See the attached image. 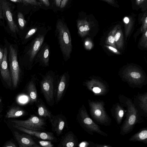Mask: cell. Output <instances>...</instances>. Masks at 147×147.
I'll return each instance as SVG.
<instances>
[{
  "label": "cell",
  "instance_id": "cell-1",
  "mask_svg": "<svg viewBox=\"0 0 147 147\" xmlns=\"http://www.w3.org/2000/svg\"><path fill=\"white\" fill-rule=\"evenodd\" d=\"M56 34L60 48L65 61L70 58L72 50L70 32L67 25L63 22L58 21L56 26Z\"/></svg>",
  "mask_w": 147,
  "mask_h": 147
},
{
  "label": "cell",
  "instance_id": "cell-2",
  "mask_svg": "<svg viewBox=\"0 0 147 147\" xmlns=\"http://www.w3.org/2000/svg\"><path fill=\"white\" fill-rule=\"evenodd\" d=\"M57 79L54 73L49 71L42 77L40 83L41 91L46 102L50 106L53 105L55 102V94L57 82L56 83Z\"/></svg>",
  "mask_w": 147,
  "mask_h": 147
},
{
  "label": "cell",
  "instance_id": "cell-3",
  "mask_svg": "<svg viewBox=\"0 0 147 147\" xmlns=\"http://www.w3.org/2000/svg\"><path fill=\"white\" fill-rule=\"evenodd\" d=\"M11 122L14 125L32 130L42 131L45 129L46 122L42 117L32 115L25 120H13Z\"/></svg>",
  "mask_w": 147,
  "mask_h": 147
},
{
  "label": "cell",
  "instance_id": "cell-4",
  "mask_svg": "<svg viewBox=\"0 0 147 147\" xmlns=\"http://www.w3.org/2000/svg\"><path fill=\"white\" fill-rule=\"evenodd\" d=\"M9 62L10 74L13 87L16 88L18 84L20 70L17 59V52L12 45L9 47Z\"/></svg>",
  "mask_w": 147,
  "mask_h": 147
},
{
  "label": "cell",
  "instance_id": "cell-5",
  "mask_svg": "<svg viewBox=\"0 0 147 147\" xmlns=\"http://www.w3.org/2000/svg\"><path fill=\"white\" fill-rule=\"evenodd\" d=\"M45 34L39 33L31 42L27 54L31 66L34 63L36 56L42 45L45 38Z\"/></svg>",
  "mask_w": 147,
  "mask_h": 147
},
{
  "label": "cell",
  "instance_id": "cell-6",
  "mask_svg": "<svg viewBox=\"0 0 147 147\" xmlns=\"http://www.w3.org/2000/svg\"><path fill=\"white\" fill-rule=\"evenodd\" d=\"M0 5L2 9L3 17L6 20L11 31L14 33L18 32V26L13 17L11 4L6 0H0Z\"/></svg>",
  "mask_w": 147,
  "mask_h": 147
},
{
  "label": "cell",
  "instance_id": "cell-7",
  "mask_svg": "<svg viewBox=\"0 0 147 147\" xmlns=\"http://www.w3.org/2000/svg\"><path fill=\"white\" fill-rule=\"evenodd\" d=\"M49 119L52 131L57 136H60L66 124V117L61 114L56 115H53Z\"/></svg>",
  "mask_w": 147,
  "mask_h": 147
},
{
  "label": "cell",
  "instance_id": "cell-8",
  "mask_svg": "<svg viewBox=\"0 0 147 147\" xmlns=\"http://www.w3.org/2000/svg\"><path fill=\"white\" fill-rule=\"evenodd\" d=\"M50 49L49 45L46 42L42 44L36 57L34 64L39 63L44 67L49 65Z\"/></svg>",
  "mask_w": 147,
  "mask_h": 147
},
{
  "label": "cell",
  "instance_id": "cell-9",
  "mask_svg": "<svg viewBox=\"0 0 147 147\" xmlns=\"http://www.w3.org/2000/svg\"><path fill=\"white\" fill-rule=\"evenodd\" d=\"M13 126L15 128L26 134L43 140L54 141L56 140V138L53 134L51 132H44L42 131L29 129L15 125Z\"/></svg>",
  "mask_w": 147,
  "mask_h": 147
},
{
  "label": "cell",
  "instance_id": "cell-10",
  "mask_svg": "<svg viewBox=\"0 0 147 147\" xmlns=\"http://www.w3.org/2000/svg\"><path fill=\"white\" fill-rule=\"evenodd\" d=\"M68 74L66 73H64L59 78L55 94L56 103L59 102L63 97L68 83Z\"/></svg>",
  "mask_w": 147,
  "mask_h": 147
},
{
  "label": "cell",
  "instance_id": "cell-11",
  "mask_svg": "<svg viewBox=\"0 0 147 147\" xmlns=\"http://www.w3.org/2000/svg\"><path fill=\"white\" fill-rule=\"evenodd\" d=\"M14 136L20 147H40L30 135L20 134L17 131L14 132Z\"/></svg>",
  "mask_w": 147,
  "mask_h": 147
},
{
  "label": "cell",
  "instance_id": "cell-12",
  "mask_svg": "<svg viewBox=\"0 0 147 147\" xmlns=\"http://www.w3.org/2000/svg\"><path fill=\"white\" fill-rule=\"evenodd\" d=\"M7 55V49L6 48H5L4 50L3 57L0 70L3 79L7 85L10 87L11 86L12 82L10 73L8 68Z\"/></svg>",
  "mask_w": 147,
  "mask_h": 147
},
{
  "label": "cell",
  "instance_id": "cell-13",
  "mask_svg": "<svg viewBox=\"0 0 147 147\" xmlns=\"http://www.w3.org/2000/svg\"><path fill=\"white\" fill-rule=\"evenodd\" d=\"M78 142L76 136L71 131H69L62 136L58 147H74L78 145Z\"/></svg>",
  "mask_w": 147,
  "mask_h": 147
},
{
  "label": "cell",
  "instance_id": "cell-14",
  "mask_svg": "<svg viewBox=\"0 0 147 147\" xmlns=\"http://www.w3.org/2000/svg\"><path fill=\"white\" fill-rule=\"evenodd\" d=\"M38 113L40 117H48L49 119L53 115L46 107L44 102L40 99L38 100L36 102Z\"/></svg>",
  "mask_w": 147,
  "mask_h": 147
},
{
  "label": "cell",
  "instance_id": "cell-15",
  "mask_svg": "<svg viewBox=\"0 0 147 147\" xmlns=\"http://www.w3.org/2000/svg\"><path fill=\"white\" fill-rule=\"evenodd\" d=\"M27 90L31 103L36 102L38 100V94L34 82L30 81L27 86Z\"/></svg>",
  "mask_w": 147,
  "mask_h": 147
},
{
  "label": "cell",
  "instance_id": "cell-16",
  "mask_svg": "<svg viewBox=\"0 0 147 147\" xmlns=\"http://www.w3.org/2000/svg\"><path fill=\"white\" fill-rule=\"evenodd\" d=\"M25 113V111L20 108L13 107L7 112L5 117L7 118H16L23 116Z\"/></svg>",
  "mask_w": 147,
  "mask_h": 147
},
{
  "label": "cell",
  "instance_id": "cell-17",
  "mask_svg": "<svg viewBox=\"0 0 147 147\" xmlns=\"http://www.w3.org/2000/svg\"><path fill=\"white\" fill-rule=\"evenodd\" d=\"M85 22L82 20H79L77 22L78 32L81 37L84 36L89 30L90 28Z\"/></svg>",
  "mask_w": 147,
  "mask_h": 147
},
{
  "label": "cell",
  "instance_id": "cell-18",
  "mask_svg": "<svg viewBox=\"0 0 147 147\" xmlns=\"http://www.w3.org/2000/svg\"><path fill=\"white\" fill-rule=\"evenodd\" d=\"M17 19L20 27L21 28L23 29L26 24V22L22 13L20 12L18 13Z\"/></svg>",
  "mask_w": 147,
  "mask_h": 147
},
{
  "label": "cell",
  "instance_id": "cell-19",
  "mask_svg": "<svg viewBox=\"0 0 147 147\" xmlns=\"http://www.w3.org/2000/svg\"><path fill=\"white\" fill-rule=\"evenodd\" d=\"M22 3L25 5H31L40 6L42 4L36 0H22Z\"/></svg>",
  "mask_w": 147,
  "mask_h": 147
},
{
  "label": "cell",
  "instance_id": "cell-20",
  "mask_svg": "<svg viewBox=\"0 0 147 147\" xmlns=\"http://www.w3.org/2000/svg\"><path fill=\"white\" fill-rule=\"evenodd\" d=\"M51 141L48 140L39 141L38 143L40 146L43 147H53L54 146Z\"/></svg>",
  "mask_w": 147,
  "mask_h": 147
},
{
  "label": "cell",
  "instance_id": "cell-21",
  "mask_svg": "<svg viewBox=\"0 0 147 147\" xmlns=\"http://www.w3.org/2000/svg\"><path fill=\"white\" fill-rule=\"evenodd\" d=\"M37 30L38 28L36 27L31 29L26 34L25 39L26 40L29 39L36 33Z\"/></svg>",
  "mask_w": 147,
  "mask_h": 147
},
{
  "label": "cell",
  "instance_id": "cell-22",
  "mask_svg": "<svg viewBox=\"0 0 147 147\" xmlns=\"http://www.w3.org/2000/svg\"><path fill=\"white\" fill-rule=\"evenodd\" d=\"M139 138L142 140H144L147 137V131L146 130L142 131L139 134Z\"/></svg>",
  "mask_w": 147,
  "mask_h": 147
},
{
  "label": "cell",
  "instance_id": "cell-23",
  "mask_svg": "<svg viewBox=\"0 0 147 147\" xmlns=\"http://www.w3.org/2000/svg\"><path fill=\"white\" fill-rule=\"evenodd\" d=\"M136 116L134 115H132L130 116L129 119V123L130 125H133L135 121Z\"/></svg>",
  "mask_w": 147,
  "mask_h": 147
},
{
  "label": "cell",
  "instance_id": "cell-24",
  "mask_svg": "<svg viewBox=\"0 0 147 147\" xmlns=\"http://www.w3.org/2000/svg\"><path fill=\"white\" fill-rule=\"evenodd\" d=\"M131 76L134 78H140L141 75L140 74L138 73L135 72H132L130 74Z\"/></svg>",
  "mask_w": 147,
  "mask_h": 147
},
{
  "label": "cell",
  "instance_id": "cell-25",
  "mask_svg": "<svg viewBox=\"0 0 147 147\" xmlns=\"http://www.w3.org/2000/svg\"><path fill=\"white\" fill-rule=\"evenodd\" d=\"M5 147H16V144L11 142H9L7 143L4 146Z\"/></svg>",
  "mask_w": 147,
  "mask_h": 147
},
{
  "label": "cell",
  "instance_id": "cell-26",
  "mask_svg": "<svg viewBox=\"0 0 147 147\" xmlns=\"http://www.w3.org/2000/svg\"><path fill=\"white\" fill-rule=\"evenodd\" d=\"M4 50L0 47V68L2 61L3 56Z\"/></svg>",
  "mask_w": 147,
  "mask_h": 147
},
{
  "label": "cell",
  "instance_id": "cell-27",
  "mask_svg": "<svg viewBox=\"0 0 147 147\" xmlns=\"http://www.w3.org/2000/svg\"><path fill=\"white\" fill-rule=\"evenodd\" d=\"M68 1V0H62L60 6L61 8H63L65 7Z\"/></svg>",
  "mask_w": 147,
  "mask_h": 147
},
{
  "label": "cell",
  "instance_id": "cell-28",
  "mask_svg": "<svg viewBox=\"0 0 147 147\" xmlns=\"http://www.w3.org/2000/svg\"><path fill=\"white\" fill-rule=\"evenodd\" d=\"M121 36V34L119 32H117L115 35L114 37L115 41L117 42Z\"/></svg>",
  "mask_w": 147,
  "mask_h": 147
},
{
  "label": "cell",
  "instance_id": "cell-29",
  "mask_svg": "<svg viewBox=\"0 0 147 147\" xmlns=\"http://www.w3.org/2000/svg\"><path fill=\"white\" fill-rule=\"evenodd\" d=\"M108 41L110 43L113 44L115 42L114 37L111 36H109L108 38Z\"/></svg>",
  "mask_w": 147,
  "mask_h": 147
},
{
  "label": "cell",
  "instance_id": "cell-30",
  "mask_svg": "<svg viewBox=\"0 0 147 147\" xmlns=\"http://www.w3.org/2000/svg\"><path fill=\"white\" fill-rule=\"evenodd\" d=\"M94 114L96 116L99 117L101 115V112L100 110L97 109L95 111Z\"/></svg>",
  "mask_w": 147,
  "mask_h": 147
},
{
  "label": "cell",
  "instance_id": "cell-31",
  "mask_svg": "<svg viewBox=\"0 0 147 147\" xmlns=\"http://www.w3.org/2000/svg\"><path fill=\"white\" fill-rule=\"evenodd\" d=\"M93 91L95 93H99L101 92V89L98 87H94L92 89Z\"/></svg>",
  "mask_w": 147,
  "mask_h": 147
},
{
  "label": "cell",
  "instance_id": "cell-32",
  "mask_svg": "<svg viewBox=\"0 0 147 147\" xmlns=\"http://www.w3.org/2000/svg\"><path fill=\"white\" fill-rule=\"evenodd\" d=\"M47 6L50 5V3L48 0H40Z\"/></svg>",
  "mask_w": 147,
  "mask_h": 147
},
{
  "label": "cell",
  "instance_id": "cell-33",
  "mask_svg": "<svg viewBox=\"0 0 147 147\" xmlns=\"http://www.w3.org/2000/svg\"><path fill=\"white\" fill-rule=\"evenodd\" d=\"M3 18L2 9L0 5V20L3 19Z\"/></svg>",
  "mask_w": 147,
  "mask_h": 147
},
{
  "label": "cell",
  "instance_id": "cell-34",
  "mask_svg": "<svg viewBox=\"0 0 147 147\" xmlns=\"http://www.w3.org/2000/svg\"><path fill=\"white\" fill-rule=\"evenodd\" d=\"M61 1L62 0H55L56 5L57 7L60 6Z\"/></svg>",
  "mask_w": 147,
  "mask_h": 147
},
{
  "label": "cell",
  "instance_id": "cell-35",
  "mask_svg": "<svg viewBox=\"0 0 147 147\" xmlns=\"http://www.w3.org/2000/svg\"><path fill=\"white\" fill-rule=\"evenodd\" d=\"M108 48L110 50L113 51L114 52H117V50L115 48L111 46H109Z\"/></svg>",
  "mask_w": 147,
  "mask_h": 147
},
{
  "label": "cell",
  "instance_id": "cell-36",
  "mask_svg": "<svg viewBox=\"0 0 147 147\" xmlns=\"http://www.w3.org/2000/svg\"><path fill=\"white\" fill-rule=\"evenodd\" d=\"M124 112L123 110H120L119 113V116L121 117H123V115Z\"/></svg>",
  "mask_w": 147,
  "mask_h": 147
},
{
  "label": "cell",
  "instance_id": "cell-37",
  "mask_svg": "<svg viewBox=\"0 0 147 147\" xmlns=\"http://www.w3.org/2000/svg\"><path fill=\"white\" fill-rule=\"evenodd\" d=\"M10 1L14 3H22V0H9Z\"/></svg>",
  "mask_w": 147,
  "mask_h": 147
},
{
  "label": "cell",
  "instance_id": "cell-38",
  "mask_svg": "<svg viewBox=\"0 0 147 147\" xmlns=\"http://www.w3.org/2000/svg\"><path fill=\"white\" fill-rule=\"evenodd\" d=\"M124 22L125 23L127 24L129 22V20L127 17H126L124 18Z\"/></svg>",
  "mask_w": 147,
  "mask_h": 147
},
{
  "label": "cell",
  "instance_id": "cell-39",
  "mask_svg": "<svg viewBox=\"0 0 147 147\" xmlns=\"http://www.w3.org/2000/svg\"><path fill=\"white\" fill-rule=\"evenodd\" d=\"M86 145V144L84 142L81 143L80 145L79 146L80 147H84Z\"/></svg>",
  "mask_w": 147,
  "mask_h": 147
},
{
  "label": "cell",
  "instance_id": "cell-40",
  "mask_svg": "<svg viewBox=\"0 0 147 147\" xmlns=\"http://www.w3.org/2000/svg\"><path fill=\"white\" fill-rule=\"evenodd\" d=\"M89 42L88 41H86L85 42V45L86 46H88L89 44Z\"/></svg>",
  "mask_w": 147,
  "mask_h": 147
},
{
  "label": "cell",
  "instance_id": "cell-41",
  "mask_svg": "<svg viewBox=\"0 0 147 147\" xmlns=\"http://www.w3.org/2000/svg\"><path fill=\"white\" fill-rule=\"evenodd\" d=\"M145 21L146 23V24L147 23V18L146 17L145 19Z\"/></svg>",
  "mask_w": 147,
  "mask_h": 147
},
{
  "label": "cell",
  "instance_id": "cell-42",
  "mask_svg": "<svg viewBox=\"0 0 147 147\" xmlns=\"http://www.w3.org/2000/svg\"><path fill=\"white\" fill-rule=\"evenodd\" d=\"M145 35L146 36V37L147 36V31H146V32Z\"/></svg>",
  "mask_w": 147,
  "mask_h": 147
},
{
  "label": "cell",
  "instance_id": "cell-43",
  "mask_svg": "<svg viewBox=\"0 0 147 147\" xmlns=\"http://www.w3.org/2000/svg\"><path fill=\"white\" fill-rule=\"evenodd\" d=\"M138 1H140V0H138Z\"/></svg>",
  "mask_w": 147,
  "mask_h": 147
},
{
  "label": "cell",
  "instance_id": "cell-44",
  "mask_svg": "<svg viewBox=\"0 0 147 147\" xmlns=\"http://www.w3.org/2000/svg\"></svg>",
  "mask_w": 147,
  "mask_h": 147
}]
</instances>
